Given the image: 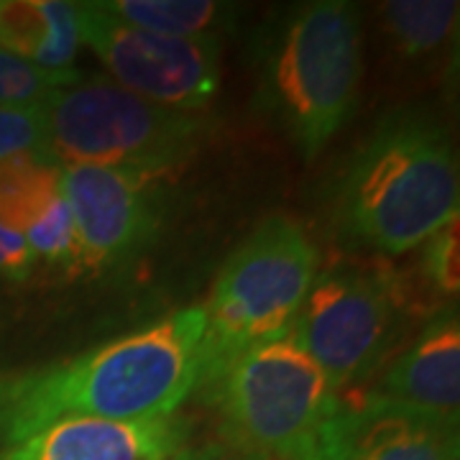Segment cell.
<instances>
[{
  "instance_id": "6da1fadb",
  "label": "cell",
  "mask_w": 460,
  "mask_h": 460,
  "mask_svg": "<svg viewBox=\"0 0 460 460\" xmlns=\"http://www.w3.org/2000/svg\"><path fill=\"white\" fill-rule=\"evenodd\" d=\"M202 307H184L69 361L0 376V450L59 420L177 414L202 371Z\"/></svg>"
},
{
  "instance_id": "7a4b0ae2",
  "label": "cell",
  "mask_w": 460,
  "mask_h": 460,
  "mask_svg": "<svg viewBox=\"0 0 460 460\" xmlns=\"http://www.w3.org/2000/svg\"><path fill=\"white\" fill-rule=\"evenodd\" d=\"M458 154L445 126L422 111L384 115L350 156L335 190V220L350 243L381 256L422 246L458 220Z\"/></svg>"
},
{
  "instance_id": "3957f363",
  "label": "cell",
  "mask_w": 460,
  "mask_h": 460,
  "mask_svg": "<svg viewBox=\"0 0 460 460\" xmlns=\"http://www.w3.org/2000/svg\"><path fill=\"white\" fill-rule=\"evenodd\" d=\"M205 399L220 410L226 445L263 460H317L343 402L292 328L248 348Z\"/></svg>"
},
{
  "instance_id": "277c9868",
  "label": "cell",
  "mask_w": 460,
  "mask_h": 460,
  "mask_svg": "<svg viewBox=\"0 0 460 460\" xmlns=\"http://www.w3.org/2000/svg\"><path fill=\"white\" fill-rule=\"evenodd\" d=\"M361 75V16L345 0L302 5L277 33L261 95L305 162L353 115Z\"/></svg>"
},
{
  "instance_id": "5b68a950",
  "label": "cell",
  "mask_w": 460,
  "mask_h": 460,
  "mask_svg": "<svg viewBox=\"0 0 460 460\" xmlns=\"http://www.w3.org/2000/svg\"><path fill=\"white\" fill-rule=\"evenodd\" d=\"M317 253L299 223L266 217L223 263L205 313L202 371L198 394H205L223 371L248 348L295 325L314 279Z\"/></svg>"
},
{
  "instance_id": "8992f818",
  "label": "cell",
  "mask_w": 460,
  "mask_h": 460,
  "mask_svg": "<svg viewBox=\"0 0 460 460\" xmlns=\"http://www.w3.org/2000/svg\"><path fill=\"white\" fill-rule=\"evenodd\" d=\"M47 156L59 166H126L166 174L205 133V115L156 105L111 77H80L44 105Z\"/></svg>"
},
{
  "instance_id": "52a82bcc",
  "label": "cell",
  "mask_w": 460,
  "mask_h": 460,
  "mask_svg": "<svg viewBox=\"0 0 460 460\" xmlns=\"http://www.w3.org/2000/svg\"><path fill=\"white\" fill-rule=\"evenodd\" d=\"M402 296L392 271L361 263H338L314 274L296 313L302 345L335 394L376 371L399 330Z\"/></svg>"
},
{
  "instance_id": "ba28073f",
  "label": "cell",
  "mask_w": 460,
  "mask_h": 460,
  "mask_svg": "<svg viewBox=\"0 0 460 460\" xmlns=\"http://www.w3.org/2000/svg\"><path fill=\"white\" fill-rule=\"evenodd\" d=\"M80 44L111 80L156 105L199 113L220 87V36H164L118 21L98 3H75Z\"/></svg>"
},
{
  "instance_id": "9c48e42d",
  "label": "cell",
  "mask_w": 460,
  "mask_h": 460,
  "mask_svg": "<svg viewBox=\"0 0 460 460\" xmlns=\"http://www.w3.org/2000/svg\"><path fill=\"white\" fill-rule=\"evenodd\" d=\"M62 192L87 271H108L131 261L164 223V174L156 172L69 164L62 166Z\"/></svg>"
},
{
  "instance_id": "30bf717a",
  "label": "cell",
  "mask_w": 460,
  "mask_h": 460,
  "mask_svg": "<svg viewBox=\"0 0 460 460\" xmlns=\"http://www.w3.org/2000/svg\"><path fill=\"white\" fill-rule=\"evenodd\" d=\"M317 460H458V420L363 394L341 402Z\"/></svg>"
},
{
  "instance_id": "8fae6325",
  "label": "cell",
  "mask_w": 460,
  "mask_h": 460,
  "mask_svg": "<svg viewBox=\"0 0 460 460\" xmlns=\"http://www.w3.org/2000/svg\"><path fill=\"white\" fill-rule=\"evenodd\" d=\"M190 422L180 414L154 420H59L21 443L3 447L0 460H172L187 447Z\"/></svg>"
},
{
  "instance_id": "7c38bea8",
  "label": "cell",
  "mask_w": 460,
  "mask_h": 460,
  "mask_svg": "<svg viewBox=\"0 0 460 460\" xmlns=\"http://www.w3.org/2000/svg\"><path fill=\"white\" fill-rule=\"evenodd\" d=\"M366 394L404 410L458 420L460 320L456 305L429 317L414 343L396 358Z\"/></svg>"
},
{
  "instance_id": "4fadbf2b",
  "label": "cell",
  "mask_w": 460,
  "mask_h": 460,
  "mask_svg": "<svg viewBox=\"0 0 460 460\" xmlns=\"http://www.w3.org/2000/svg\"><path fill=\"white\" fill-rule=\"evenodd\" d=\"M0 51L44 69H77L80 33L75 3L0 0Z\"/></svg>"
},
{
  "instance_id": "5bb4252c",
  "label": "cell",
  "mask_w": 460,
  "mask_h": 460,
  "mask_svg": "<svg viewBox=\"0 0 460 460\" xmlns=\"http://www.w3.org/2000/svg\"><path fill=\"white\" fill-rule=\"evenodd\" d=\"M62 166L44 154L0 162V226L26 233L62 198Z\"/></svg>"
},
{
  "instance_id": "9a60e30c",
  "label": "cell",
  "mask_w": 460,
  "mask_h": 460,
  "mask_svg": "<svg viewBox=\"0 0 460 460\" xmlns=\"http://www.w3.org/2000/svg\"><path fill=\"white\" fill-rule=\"evenodd\" d=\"M105 13L164 36H220L233 8L213 0H105Z\"/></svg>"
},
{
  "instance_id": "2e32d148",
  "label": "cell",
  "mask_w": 460,
  "mask_h": 460,
  "mask_svg": "<svg viewBox=\"0 0 460 460\" xmlns=\"http://www.w3.org/2000/svg\"><path fill=\"white\" fill-rule=\"evenodd\" d=\"M378 16L396 51L420 59L443 49L456 36L460 5L456 0H392L381 5Z\"/></svg>"
},
{
  "instance_id": "e0dca14e",
  "label": "cell",
  "mask_w": 460,
  "mask_h": 460,
  "mask_svg": "<svg viewBox=\"0 0 460 460\" xmlns=\"http://www.w3.org/2000/svg\"><path fill=\"white\" fill-rule=\"evenodd\" d=\"M77 69H44L8 51H0V108H41L47 100L80 80Z\"/></svg>"
},
{
  "instance_id": "ac0fdd59",
  "label": "cell",
  "mask_w": 460,
  "mask_h": 460,
  "mask_svg": "<svg viewBox=\"0 0 460 460\" xmlns=\"http://www.w3.org/2000/svg\"><path fill=\"white\" fill-rule=\"evenodd\" d=\"M422 277L440 292L456 299L460 292V233L458 220L447 223L422 243Z\"/></svg>"
},
{
  "instance_id": "d6986e66",
  "label": "cell",
  "mask_w": 460,
  "mask_h": 460,
  "mask_svg": "<svg viewBox=\"0 0 460 460\" xmlns=\"http://www.w3.org/2000/svg\"><path fill=\"white\" fill-rule=\"evenodd\" d=\"M23 154L47 156V118L41 108H0V162Z\"/></svg>"
},
{
  "instance_id": "ffe728a7",
  "label": "cell",
  "mask_w": 460,
  "mask_h": 460,
  "mask_svg": "<svg viewBox=\"0 0 460 460\" xmlns=\"http://www.w3.org/2000/svg\"><path fill=\"white\" fill-rule=\"evenodd\" d=\"M36 259L26 238L16 230L0 226V277L8 281H26L31 277Z\"/></svg>"
},
{
  "instance_id": "44dd1931",
  "label": "cell",
  "mask_w": 460,
  "mask_h": 460,
  "mask_svg": "<svg viewBox=\"0 0 460 460\" xmlns=\"http://www.w3.org/2000/svg\"><path fill=\"white\" fill-rule=\"evenodd\" d=\"M172 460H263L243 450H235L226 443L199 445V447H184Z\"/></svg>"
}]
</instances>
